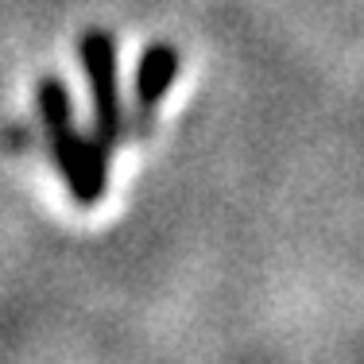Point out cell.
Returning <instances> with one entry per match:
<instances>
[{
	"instance_id": "obj_3",
	"label": "cell",
	"mask_w": 364,
	"mask_h": 364,
	"mask_svg": "<svg viewBox=\"0 0 364 364\" xmlns=\"http://www.w3.org/2000/svg\"><path fill=\"white\" fill-rule=\"evenodd\" d=\"M178 74V47L175 43H151L144 50L140 66H136V85H132V97H136V136H144L151 128L155 105L167 97V90L175 85Z\"/></svg>"
},
{
	"instance_id": "obj_2",
	"label": "cell",
	"mask_w": 364,
	"mask_h": 364,
	"mask_svg": "<svg viewBox=\"0 0 364 364\" xmlns=\"http://www.w3.org/2000/svg\"><path fill=\"white\" fill-rule=\"evenodd\" d=\"M85 77H90V97H93V144L105 155L124 136V112H120L117 93V39L109 31H85L77 43Z\"/></svg>"
},
{
	"instance_id": "obj_1",
	"label": "cell",
	"mask_w": 364,
	"mask_h": 364,
	"mask_svg": "<svg viewBox=\"0 0 364 364\" xmlns=\"http://www.w3.org/2000/svg\"><path fill=\"white\" fill-rule=\"evenodd\" d=\"M36 109L47 136V151L55 159L58 175L66 190L74 194L77 205H97L109 190V159L93 140H85L74 128V109H70V90L58 74L39 77L36 85Z\"/></svg>"
}]
</instances>
